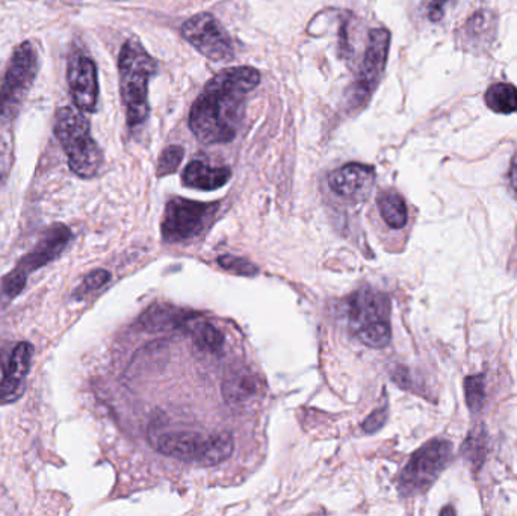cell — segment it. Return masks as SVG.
I'll list each match as a JSON object with an SVG mask.
<instances>
[{
    "mask_svg": "<svg viewBox=\"0 0 517 516\" xmlns=\"http://www.w3.org/2000/svg\"><path fill=\"white\" fill-rule=\"evenodd\" d=\"M465 394L466 403L469 409L474 414L481 411L484 405V398H486V391H484V376H471L465 380Z\"/></svg>",
    "mask_w": 517,
    "mask_h": 516,
    "instance_id": "obj_23",
    "label": "cell"
},
{
    "mask_svg": "<svg viewBox=\"0 0 517 516\" xmlns=\"http://www.w3.org/2000/svg\"><path fill=\"white\" fill-rule=\"evenodd\" d=\"M218 211V203L194 202V200H170L162 218V237L167 243H185L202 235L211 226Z\"/></svg>",
    "mask_w": 517,
    "mask_h": 516,
    "instance_id": "obj_8",
    "label": "cell"
},
{
    "mask_svg": "<svg viewBox=\"0 0 517 516\" xmlns=\"http://www.w3.org/2000/svg\"><path fill=\"white\" fill-rule=\"evenodd\" d=\"M38 56L29 41L17 46L7 72L0 81V125L13 122L34 84Z\"/></svg>",
    "mask_w": 517,
    "mask_h": 516,
    "instance_id": "obj_6",
    "label": "cell"
},
{
    "mask_svg": "<svg viewBox=\"0 0 517 516\" xmlns=\"http://www.w3.org/2000/svg\"><path fill=\"white\" fill-rule=\"evenodd\" d=\"M183 159V149L180 146H170L162 152L161 158L158 162V176L173 175L174 171L179 168L180 162Z\"/></svg>",
    "mask_w": 517,
    "mask_h": 516,
    "instance_id": "obj_25",
    "label": "cell"
},
{
    "mask_svg": "<svg viewBox=\"0 0 517 516\" xmlns=\"http://www.w3.org/2000/svg\"><path fill=\"white\" fill-rule=\"evenodd\" d=\"M378 208L387 226H391L392 229L406 226L409 215H407L406 202L400 194L395 191H384L378 196Z\"/></svg>",
    "mask_w": 517,
    "mask_h": 516,
    "instance_id": "obj_19",
    "label": "cell"
},
{
    "mask_svg": "<svg viewBox=\"0 0 517 516\" xmlns=\"http://www.w3.org/2000/svg\"><path fill=\"white\" fill-rule=\"evenodd\" d=\"M451 0H424L425 16L430 22H439L445 16L446 7Z\"/></svg>",
    "mask_w": 517,
    "mask_h": 516,
    "instance_id": "obj_27",
    "label": "cell"
},
{
    "mask_svg": "<svg viewBox=\"0 0 517 516\" xmlns=\"http://www.w3.org/2000/svg\"><path fill=\"white\" fill-rule=\"evenodd\" d=\"M53 132L66 152L73 173L79 178H94L102 167L103 156L82 112L70 106L59 109Z\"/></svg>",
    "mask_w": 517,
    "mask_h": 516,
    "instance_id": "obj_3",
    "label": "cell"
},
{
    "mask_svg": "<svg viewBox=\"0 0 517 516\" xmlns=\"http://www.w3.org/2000/svg\"><path fill=\"white\" fill-rule=\"evenodd\" d=\"M389 299L371 290L360 291L348 303L350 326L365 346L383 349L391 342L389 324Z\"/></svg>",
    "mask_w": 517,
    "mask_h": 516,
    "instance_id": "obj_5",
    "label": "cell"
},
{
    "mask_svg": "<svg viewBox=\"0 0 517 516\" xmlns=\"http://www.w3.org/2000/svg\"><path fill=\"white\" fill-rule=\"evenodd\" d=\"M67 81H69L70 94L76 108L82 112L96 111L99 81H97V67L94 61L82 53H75L70 58Z\"/></svg>",
    "mask_w": 517,
    "mask_h": 516,
    "instance_id": "obj_12",
    "label": "cell"
},
{
    "mask_svg": "<svg viewBox=\"0 0 517 516\" xmlns=\"http://www.w3.org/2000/svg\"><path fill=\"white\" fill-rule=\"evenodd\" d=\"M487 453V432L483 424H478L469 433L463 444L462 454L472 470L477 471L483 465Z\"/></svg>",
    "mask_w": 517,
    "mask_h": 516,
    "instance_id": "obj_21",
    "label": "cell"
},
{
    "mask_svg": "<svg viewBox=\"0 0 517 516\" xmlns=\"http://www.w3.org/2000/svg\"><path fill=\"white\" fill-rule=\"evenodd\" d=\"M161 453L203 467L221 464L232 456L235 441L230 433L203 436L192 432L165 433L156 444Z\"/></svg>",
    "mask_w": 517,
    "mask_h": 516,
    "instance_id": "obj_4",
    "label": "cell"
},
{
    "mask_svg": "<svg viewBox=\"0 0 517 516\" xmlns=\"http://www.w3.org/2000/svg\"><path fill=\"white\" fill-rule=\"evenodd\" d=\"M508 181H510V188L513 191L514 197L517 199V152L511 159L510 173H508Z\"/></svg>",
    "mask_w": 517,
    "mask_h": 516,
    "instance_id": "obj_29",
    "label": "cell"
},
{
    "mask_svg": "<svg viewBox=\"0 0 517 516\" xmlns=\"http://www.w3.org/2000/svg\"><path fill=\"white\" fill-rule=\"evenodd\" d=\"M73 234L66 224H53L44 232L37 246L20 259L13 271L0 282V293L5 299L13 300L25 290L28 277L44 265L55 261L72 241Z\"/></svg>",
    "mask_w": 517,
    "mask_h": 516,
    "instance_id": "obj_7",
    "label": "cell"
},
{
    "mask_svg": "<svg viewBox=\"0 0 517 516\" xmlns=\"http://www.w3.org/2000/svg\"><path fill=\"white\" fill-rule=\"evenodd\" d=\"M109 280H111V274H109V271L102 270V268L91 271V273L85 277L84 282L81 283V286H79L73 296H75V299H84L88 294L100 290V288L105 286Z\"/></svg>",
    "mask_w": 517,
    "mask_h": 516,
    "instance_id": "obj_24",
    "label": "cell"
},
{
    "mask_svg": "<svg viewBox=\"0 0 517 516\" xmlns=\"http://www.w3.org/2000/svg\"><path fill=\"white\" fill-rule=\"evenodd\" d=\"M387 418V409L381 408L377 409V411L372 412L368 418H366L365 423H363V430L366 433H374L377 432L378 429L384 426Z\"/></svg>",
    "mask_w": 517,
    "mask_h": 516,
    "instance_id": "obj_28",
    "label": "cell"
},
{
    "mask_svg": "<svg viewBox=\"0 0 517 516\" xmlns=\"http://www.w3.org/2000/svg\"><path fill=\"white\" fill-rule=\"evenodd\" d=\"M0 181H2V178H0Z\"/></svg>",
    "mask_w": 517,
    "mask_h": 516,
    "instance_id": "obj_30",
    "label": "cell"
},
{
    "mask_svg": "<svg viewBox=\"0 0 517 516\" xmlns=\"http://www.w3.org/2000/svg\"><path fill=\"white\" fill-rule=\"evenodd\" d=\"M218 262L227 271H233V273L241 274V276H254L259 271V268L251 264L250 261L236 258V256H220Z\"/></svg>",
    "mask_w": 517,
    "mask_h": 516,
    "instance_id": "obj_26",
    "label": "cell"
},
{
    "mask_svg": "<svg viewBox=\"0 0 517 516\" xmlns=\"http://www.w3.org/2000/svg\"><path fill=\"white\" fill-rule=\"evenodd\" d=\"M496 32H498L496 14L489 10L477 11L457 28V46L465 52L483 53L492 46Z\"/></svg>",
    "mask_w": 517,
    "mask_h": 516,
    "instance_id": "obj_14",
    "label": "cell"
},
{
    "mask_svg": "<svg viewBox=\"0 0 517 516\" xmlns=\"http://www.w3.org/2000/svg\"><path fill=\"white\" fill-rule=\"evenodd\" d=\"M232 178L227 167H212L203 161H192L182 175L183 184L196 190L212 191L223 187Z\"/></svg>",
    "mask_w": 517,
    "mask_h": 516,
    "instance_id": "obj_17",
    "label": "cell"
},
{
    "mask_svg": "<svg viewBox=\"0 0 517 516\" xmlns=\"http://www.w3.org/2000/svg\"><path fill=\"white\" fill-rule=\"evenodd\" d=\"M186 330L192 341L203 352L217 353L220 352L224 344L223 333L214 326L203 320H186Z\"/></svg>",
    "mask_w": 517,
    "mask_h": 516,
    "instance_id": "obj_18",
    "label": "cell"
},
{
    "mask_svg": "<svg viewBox=\"0 0 517 516\" xmlns=\"http://www.w3.org/2000/svg\"><path fill=\"white\" fill-rule=\"evenodd\" d=\"M261 82L253 67H229L206 85L189 114V129L203 144L230 143L236 137L250 91Z\"/></svg>",
    "mask_w": 517,
    "mask_h": 516,
    "instance_id": "obj_1",
    "label": "cell"
},
{
    "mask_svg": "<svg viewBox=\"0 0 517 516\" xmlns=\"http://www.w3.org/2000/svg\"><path fill=\"white\" fill-rule=\"evenodd\" d=\"M484 99H486V105L496 114L517 112V88L508 82L490 85Z\"/></svg>",
    "mask_w": 517,
    "mask_h": 516,
    "instance_id": "obj_20",
    "label": "cell"
},
{
    "mask_svg": "<svg viewBox=\"0 0 517 516\" xmlns=\"http://www.w3.org/2000/svg\"><path fill=\"white\" fill-rule=\"evenodd\" d=\"M451 457V444L442 439L428 442L419 448L401 473L398 482L401 494L416 495L427 491L445 470Z\"/></svg>",
    "mask_w": 517,
    "mask_h": 516,
    "instance_id": "obj_9",
    "label": "cell"
},
{
    "mask_svg": "<svg viewBox=\"0 0 517 516\" xmlns=\"http://www.w3.org/2000/svg\"><path fill=\"white\" fill-rule=\"evenodd\" d=\"M182 35L194 49L214 63H227L235 58V47L229 34L212 14L191 17L182 26Z\"/></svg>",
    "mask_w": 517,
    "mask_h": 516,
    "instance_id": "obj_10",
    "label": "cell"
},
{
    "mask_svg": "<svg viewBox=\"0 0 517 516\" xmlns=\"http://www.w3.org/2000/svg\"><path fill=\"white\" fill-rule=\"evenodd\" d=\"M34 347L31 342H19L0 352V406L10 405L22 397L31 371Z\"/></svg>",
    "mask_w": 517,
    "mask_h": 516,
    "instance_id": "obj_11",
    "label": "cell"
},
{
    "mask_svg": "<svg viewBox=\"0 0 517 516\" xmlns=\"http://www.w3.org/2000/svg\"><path fill=\"white\" fill-rule=\"evenodd\" d=\"M156 70L158 64L140 41L131 38L123 44L118 58V72L127 125L131 128L146 122L149 117V81Z\"/></svg>",
    "mask_w": 517,
    "mask_h": 516,
    "instance_id": "obj_2",
    "label": "cell"
},
{
    "mask_svg": "<svg viewBox=\"0 0 517 516\" xmlns=\"http://www.w3.org/2000/svg\"><path fill=\"white\" fill-rule=\"evenodd\" d=\"M375 181L374 168L365 164H347L333 171L329 185L333 193L345 199H360L371 191Z\"/></svg>",
    "mask_w": 517,
    "mask_h": 516,
    "instance_id": "obj_15",
    "label": "cell"
},
{
    "mask_svg": "<svg viewBox=\"0 0 517 516\" xmlns=\"http://www.w3.org/2000/svg\"><path fill=\"white\" fill-rule=\"evenodd\" d=\"M188 317L182 311L167 308V306H158V308L149 309L141 318V323L149 330H162L168 327L176 326V324L186 323Z\"/></svg>",
    "mask_w": 517,
    "mask_h": 516,
    "instance_id": "obj_22",
    "label": "cell"
},
{
    "mask_svg": "<svg viewBox=\"0 0 517 516\" xmlns=\"http://www.w3.org/2000/svg\"><path fill=\"white\" fill-rule=\"evenodd\" d=\"M261 382L248 368H236L223 382V395L232 406H244L259 395Z\"/></svg>",
    "mask_w": 517,
    "mask_h": 516,
    "instance_id": "obj_16",
    "label": "cell"
},
{
    "mask_svg": "<svg viewBox=\"0 0 517 516\" xmlns=\"http://www.w3.org/2000/svg\"><path fill=\"white\" fill-rule=\"evenodd\" d=\"M389 47H391V32L384 28L372 29L369 32L368 47H366L359 81H357L362 100L369 99L372 91L377 88L381 75L386 69Z\"/></svg>",
    "mask_w": 517,
    "mask_h": 516,
    "instance_id": "obj_13",
    "label": "cell"
}]
</instances>
